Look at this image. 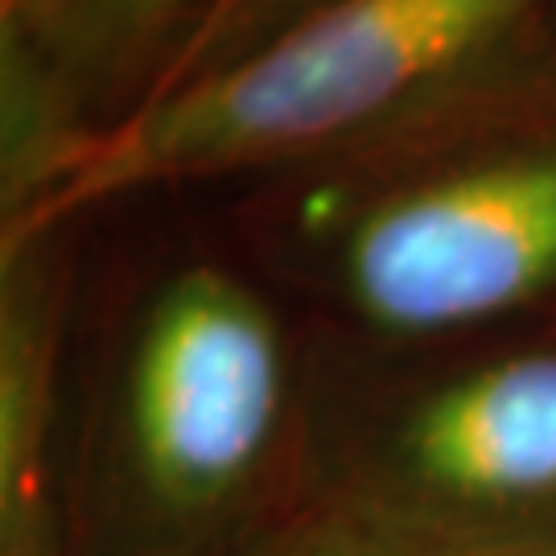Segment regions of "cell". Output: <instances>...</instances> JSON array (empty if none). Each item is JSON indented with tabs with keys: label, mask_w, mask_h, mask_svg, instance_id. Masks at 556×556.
<instances>
[{
	"label": "cell",
	"mask_w": 556,
	"mask_h": 556,
	"mask_svg": "<svg viewBox=\"0 0 556 556\" xmlns=\"http://www.w3.org/2000/svg\"><path fill=\"white\" fill-rule=\"evenodd\" d=\"M236 190L231 252L330 342L404 351L556 321V29Z\"/></svg>",
	"instance_id": "cell-1"
},
{
	"label": "cell",
	"mask_w": 556,
	"mask_h": 556,
	"mask_svg": "<svg viewBox=\"0 0 556 556\" xmlns=\"http://www.w3.org/2000/svg\"><path fill=\"white\" fill-rule=\"evenodd\" d=\"M318 334L236 252L153 268L66 383L62 556H215L305 491Z\"/></svg>",
	"instance_id": "cell-2"
},
{
	"label": "cell",
	"mask_w": 556,
	"mask_h": 556,
	"mask_svg": "<svg viewBox=\"0 0 556 556\" xmlns=\"http://www.w3.org/2000/svg\"><path fill=\"white\" fill-rule=\"evenodd\" d=\"M553 29L556 0H334L96 132L38 215L0 243L75 227L140 190L273 174L404 116Z\"/></svg>",
	"instance_id": "cell-3"
},
{
	"label": "cell",
	"mask_w": 556,
	"mask_h": 556,
	"mask_svg": "<svg viewBox=\"0 0 556 556\" xmlns=\"http://www.w3.org/2000/svg\"><path fill=\"white\" fill-rule=\"evenodd\" d=\"M305 482L441 553L556 544V321L404 351L318 334Z\"/></svg>",
	"instance_id": "cell-4"
},
{
	"label": "cell",
	"mask_w": 556,
	"mask_h": 556,
	"mask_svg": "<svg viewBox=\"0 0 556 556\" xmlns=\"http://www.w3.org/2000/svg\"><path fill=\"white\" fill-rule=\"evenodd\" d=\"M71 227L0 243V556H62Z\"/></svg>",
	"instance_id": "cell-5"
},
{
	"label": "cell",
	"mask_w": 556,
	"mask_h": 556,
	"mask_svg": "<svg viewBox=\"0 0 556 556\" xmlns=\"http://www.w3.org/2000/svg\"><path fill=\"white\" fill-rule=\"evenodd\" d=\"M223 0H0L17 41L75 100L91 132L153 103L174 83Z\"/></svg>",
	"instance_id": "cell-6"
},
{
	"label": "cell",
	"mask_w": 556,
	"mask_h": 556,
	"mask_svg": "<svg viewBox=\"0 0 556 556\" xmlns=\"http://www.w3.org/2000/svg\"><path fill=\"white\" fill-rule=\"evenodd\" d=\"M215 556H441L363 507L305 482L298 498L260 519Z\"/></svg>",
	"instance_id": "cell-7"
},
{
	"label": "cell",
	"mask_w": 556,
	"mask_h": 556,
	"mask_svg": "<svg viewBox=\"0 0 556 556\" xmlns=\"http://www.w3.org/2000/svg\"><path fill=\"white\" fill-rule=\"evenodd\" d=\"M326 4H334V0H223L165 91H174L178 83L199 79V75H211V71H219V66L243 59V54H252L256 46L273 41L289 25H298L309 13L326 9Z\"/></svg>",
	"instance_id": "cell-8"
},
{
	"label": "cell",
	"mask_w": 556,
	"mask_h": 556,
	"mask_svg": "<svg viewBox=\"0 0 556 556\" xmlns=\"http://www.w3.org/2000/svg\"><path fill=\"white\" fill-rule=\"evenodd\" d=\"M441 556H556V544H540V548H486V553H441Z\"/></svg>",
	"instance_id": "cell-9"
}]
</instances>
